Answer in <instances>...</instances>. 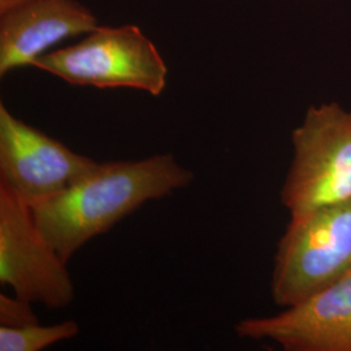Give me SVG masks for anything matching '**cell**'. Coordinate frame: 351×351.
<instances>
[{"label":"cell","mask_w":351,"mask_h":351,"mask_svg":"<svg viewBox=\"0 0 351 351\" xmlns=\"http://www.w3.org/2000/svg\"><path fill=\"white\" fill-rule=\"evenodd\" d=\"M193 180L194 173L172 154L97 163L63 193L32 210L43 236L68 263L90 239Z\"/></svg>","instance_id":"obj_1"},{"label":"cell","mask_w":351,"mask_h":351,"mask_svg":"<svg viewBox=\"0 0 351 351\" xmlns=\"http://www.w3.org/2000/svg\"><path fill=\"white\" fill-rule=\"evenodd\" d=\"M34 68L73 86L134 88L159 97L167 88L168 66L138 26L98 25L75 45L49 51Z\"/></svg>","instance_id":"obj_2"},{"label":"cell","mask_w":351,"mask_h":351,"mask_svg":"<svg viewBox=\"0 0 351 351\" xmlns=\"http://www.w3.org/2000/svg\"><path fill=\"white\" fill-rule=\"evenodd\" d=\"M351 274V198L290 217L278 241L272 298L290 307Z\"/></svg>","instance_id":"obj_3"},{"label":"cell","mask_w":351,"mask_h":351,"mask_svg":"<svg viewBox=\"0 0 351 351\" xmlns=\"http://www.w3.org/2000/svg\"><path fill=\"white\" fill-rule=\"evenodd\" d=\"M290 138L293 160L281 188L290 217L350 199L351 108L311 106Z\"/></svg>","instance_id":"obj_4"},{"label":"cell","mask_w":351,"mask_h":351,"mask_svg":"<svg viewBox=\"0 0 351 351\" xmlns=\"http://www.w3.org/2000/svg\"><path fill=\"white\" fill-rule=\"evenodd\" d=\"M0 282L16 295L49 308L75 298L66 263L38 228L33 210L0 185Z\"/></svg>","instance_id":"obj_5"},{"label":"cell","mask_w":351,"mask_h":351,"mask_svg":"<svg viewBox=\"0 0 351 351\" xmlns=\"http://www.w3.org/2000/svg\"><path fill=\"white\" fill-rule=\"evenodd\" d=\"M97 163L0 104V185L29 207L59 195Z\"/></svg>","instance_id":"obj_6"},{"label":"cell","mask_w":351,"mask_h":351,"mask_svg":"<svg viewBox=\"0 0 351 351\" xmlns=\"http://www.w3.org/2000/svg\"><path fill=\"white\" fill-rule=\"evenodd\" d=\"M234 332L287 351H351V274L280 314L243 319Z\"/></svg>","instance_id":"obj_7"},{"label":"cell","mask_w":351,"mask_h":351,"mask_svg":"<svg viewBox=\"0 0 351 351\" xmlns=\"http://www.w3.org/2000/svg\"><path fill=\"white\" fill-rule=\"evenodd\" d=\"M98 19L78 0H25L0 12V75L33 66L51 47L86 36Z\"/></svg>","instance_id":"obj_8"},{"label":"cell","mask_w":351,"mask_h":351,"mask_svg":"<svg viewBox=\"0 0 351 351\" xmlns=\"http://www.w3.org/2000/svg\"><path fill=\"white\" fill-rule=\"evenodd\" d=\"M80 326L75 320H65L52 326H0V351H40L65 339L75 337Z\"/></svg>","instance_id":"obj_9"},{"label":"cell","mask_w":351,"mask_h":351,"mask_svg":"<svg viewBox=\"0 0 351 351\" xmlns=\"http://www.w3.org/2000/svg\"><path fill=\"white\" fill-rule=\"evenodd\" d=\"M32 302L20 297L0 294V326H29L38 323L37 316L32 310Z\"/></svg>","instance_id":"obj_10"},{"label":"cell","mask_w":351,"mask_h":351,"mask_svg":"<svg viewBox=\"0 0 351 351\" xmlns=\"http://www.w3.org/2000/svg\"><path fill=\"white\" fill-rule=\"evenodd\" d=\"M23 1H25V0H0V12L11 8L19 3H23Z\"/></svg>","instance_id":"obj_11"}]
</instances>
